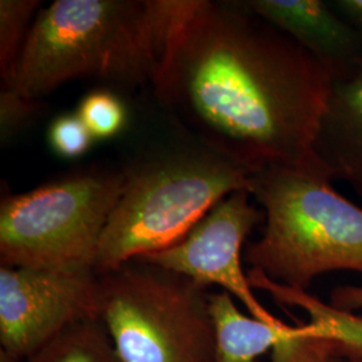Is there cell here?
Listing matches in <instances>:
<instances>
[{
	"label": "cell",
	"mask_w": 362,
	"mask_h": 362,
	"mask_svg": "<svg viewBox=\"0 0 362 362\" xmlns=\"http://www.w3.org/2000/svg\"><path fill=\"white\" fill-rule=\"evenodd\" d=\"M333 82L240 3L200 0L152 86L203 146L257 173L324 165L315 146Z\"/></svg>",
	"instance_id": "1"
},
{
	"label": "cell",
	"mask_w": 362,
	"mask_h": 362,
	"mask_svg": "<svg viewBox=\"0 0 362 362\" xmlns=\"http://www.w3.org/2000/svg\"><path fill=\"white\" fill-rule=\"evenodd\" d=\"M168 35L149 0H57L30 27L10 89L39 101L66 82L155 83Z\"/></svg>",
	"instance_id": "2"
},
{
	"label": "cell",
	"mask_w": 362,
	"mask_h": 362,
	"mask_svg": "<svg viewBox=\"0 0 362 362\" xmlns=\"http://www.w3.org/2000/svg\"><path fill=\"white\" fill-rule=\"evenodd\" d=\"M332 180L325 165L270 167L252 175L250 194L266 221L246 248L252 269L306 291L327 272L362 274V209Z\"/></svg>",
	"instance_id": "3"
},
{
	"label": "cell",
	"mask_w": 362,
	"mask_h": 362,
	"mask_svg": "<svg viewBox=\"0 0 362 362\" xmlns=\"http://www.w3.org/2000/svg\"><path fill=\"white\" fill-rule=\"evenodd\" d=\"M124 175L100 240L98 275L176 245L223 199L250 192L254 173L202 146L157 156Z\"/></svg>",
	"instance_id": "4"
},
{
	"label": "cell",
	"mask_w": 362,
	"mask_h": 362,
	"mask_svg": "<svg viewBox=\"0 0 362 362\" xmlns=\"http://www.w3.org/2000/svg\"><path fill=\"white\" fill-rule=\"evenodd\" d=\"M98 276V321L121 361L215 362L207 287L144 260Z\"/></svg>",
	"instance_id": "5"
},
{
	"label": "cell",
	"mask_w": 362,
	"mask_h": 362,
	"mask_svg": "<svg viewBox=\"0 0 362 362\" xmlns=\"http://www.w3.org/2000/svg\"><path fill=\"white\" fill-rule=\"evenodd\" d=\"M124 172L69 175L0 203V264L94 272L100 240L124 189Z\"/></svg>",
	"instance_id": "6"
},
{
	"label": "cell",
	"mask_w": 362,
	"mask_h": 362,
	"mask_svg": "<svg viewBox=\"0 0 362 362\" xmlns=\"http://www.w3.org/2000/svg\"><path fill=\"white\" fill-rule=\"evenodd\" d=\"M95 272L0 266V345L27 360L73 325L98 320Z\"/></svg>",
	"instance_id": "7"
},
{
	"label": "cell",
	"mask_w": 362,
	"mask_h": 362,
	"mask_svg": "<svg viewBox=\"0 0 362 362\" xmlns=\"http://www.w3.org/2000/svg\"><path fill=\"white\" fill-rule=\"evenodd\" d=\"M251 197L248 191L227 196L199 220L180 242L136 260L180 274L204 287L219 286L221 291L236 298L251 317L279 326L285 322L257 299L242 264V250L247 238L264 219L263 211L251 203Z\"/></svg>",
	"instance_id": "8"
},
{
	"label": "cell",
	"mask_w": 362,
	"mask_h": 362,
	"mask_svg": "<svg viewBox=\"0 0 362 362\" xmlns=\"http://www.w3.org/2000/svg\"><path fill=\"white\" fill-rule=\"evenodd\" d=\"M313 54L344 79L362 69V34L321 0H250L240 3Z\"/></svg>",
	"instance_id": "9"
},
{
	"label": "cell",
	"mask_w": 362,
	"mask_h": 362,
	"mask_svg": "<svg viewBox=\"0 0 362 362\" xmlns=\"http://www.w3.org/2000/svg\"><path fill=\"white\" fill-rule=\"evenodd\" d=\"M315 152L333 179L362 197V69L333 82Z\"/></svg>",
	"instance_id": "10"
},
{
	"label": "cell",
	"mask_w": 362,
	"mask_h": 362,
	"mask_svg": "<svg viewBox=\"0 0 362 362\" xmlns=\"http://www.w3.org/2000/svg\"><path fill=\"white\" fill-rule=\"evenodd\" d=\"M247 275L254 288L266 291L278 303L306 311L314 336L332 344L337 360L362 361V317L336 309L306 290L278 284L257 269H251Z\"/></svg>",
	"instance_id": "11"
},
{
	"label": "cell",
	"mask_w": 362,
	"mask_h": 362,
	"mask_svg": "<svg viewBox=\"0 0 362 362\" xmlns=\"http://www.w3.org/2000/svg\"><path fill=\"white\" fill-rule=\"evenodd\" d=\"M215 336V362H258V358L290 336L296 326L266 324L247 315L226 291L209 294Z\"/></svg>",
	"instance_id": "12"
},
{
	"label": "cell",
	"mask_w": 362,
	"mask_h": 362,
	"mask_svg": "<svg viewBox=\"0 0 362 362\" xmlns=\"http://www.w3.org/2000/svg\"><path fill=\"white\" fill-rule=\"evenodd\" d=\"M26 362H122L98 320L70 326Z\"/></svg>",
	"instance_id": "13"
},
{
	"label": "cell",
	"mask_w": 362,
	"mask_h": 362,
	"mask_svg": "<svg viewBox=\"0 0 362 362\" xmlns=\"http://www.w3.org/2000/svg\"><path fill=\"white\" fill-rule=\"evenodd\" d=\"M38 0L0 1V77L1 89L13 85L16 66L26 43L30 27L38 13Z\"/></svg>",
	"instance_id": "14"
},
{
	"label": "cell",
	"mask_w": 362,
	"mask_h": 362,
	"mask_svg": "<svg viewBox=\"0 0 362 362\" xmlns=\"http://www.w3.org/2000/svg\"><path fill=\"white\" fill-rule=\"evenodd\" d=\"M78 116L94 139H110L119 133L127 122L125 106L116 94L107 90L89 93L79 105Z\"/></svg>",
	"instance_id": "15"
},
{
	"label": "cell",
	"mask_w": 362,
	"mask_h": 362,
	"mask_svg": "<svg viewBox=\"0 0 362 362\" xmlns=\"http://www.w3.org/2000/svg\"><path fill=\"white\" fill-rule=\"evenodd\" d=\"M270 362H342L337 360L330 342L317 338L309 324L296 325V330L272 351Z\"/></svg>",
	"instance_id": "16"
},
{
	"label": "cell",
	"mask_w": 362,
	"mask_h": 362,
	"mask_svg": "<svg viewBox=\"0 0 362 362\" xmlns=\"http://www.w3.org/2000/svg\"><path fill=\"white\" fill-rule=\"evenodd\" d=\"M94 137L81 117L71 113L58 116L49 129V141L52 149L66 158L85 155Z\"/></svg>",
	"instance_id": "17"
},
{
	"label": "cell",
	"mask_w": 362,
	"mask_h": 362,
	"mask_svg": "<svg viewBox=\"0 0 362 362\" xmlns=\"http://www.w3.org/2000/svg\"><path fill=\"white\" fill-rule=\"evenodd\" d=\"M39 110V101L30 100L13 90L0 93V129L3 141L23 128Z\"/></svg>",
	"instance_id": "18"
},
{
	"label": "cell",
	"mask_w": 362,
	"mask_h": 362,
	"mask_svg": "<svg viewBox=\"0 0 362 362\" xmlns=\"http://www.w3.org/2000/svg\"><path fill=\"white\" fill-rule=\"evenodd\" d=\"M330 305L339 310H362V286H338L330 294Z\"/></svg>",
	"instance_id": "19"
},
{
	"label": "cell",
	"mask_w": 362,
	"mask_h": 362,
	"mask_svg": "<svg viewBox=\"0 0 362 362\" xmlns=\"http://www.w3.org/2000/svg\"><path fill=\"white\" fill-rule=\"evenodd\" d=\"M334 8L362 34V0H339L334 3Z\"/></svg>",
	"instance_id": "20"
},
{
	"label": "cell",
	"mask_w": 362,
	"mask_h": 362,
	"mask_svg": "<svg viewBox=\"0 0 362 362\" xmlns=\"http://www.w3.org/2000/svg\"><path fill=\"white\" fill-rule=\"evenodd\" d=\"M0 362H26V360H22L6 350L0 349Z\"/></svg>",
	"instance_id": "21"
},
{
	"label": "cell",
	"mask_w": 362,
	"mask_h": 362,
	"mask_svg": "<svg viewBox=\"0 0 362 362\" xmlns=\"http://www.w3.org/2000/svg\"><path fill=\"white\" fill-rule=\"evenodd\" d=\"M342 362H353V361H342ZM356 362H362V361H356Z\"/></svg>",
	"instance_id": "22"
}]
</instances>
